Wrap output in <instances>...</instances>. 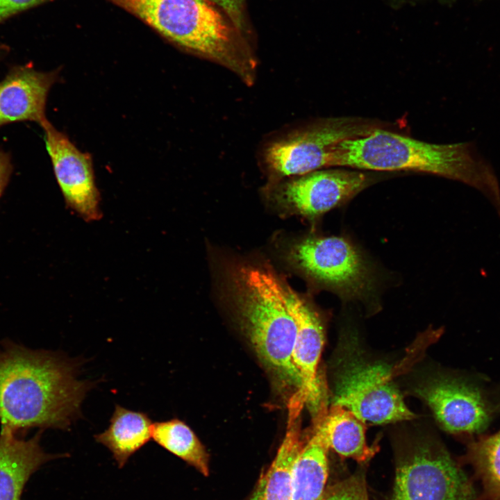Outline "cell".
<instances>
[{
    "label": "cell",
    "mask_w": 500,
    "mask_h": 500,
    "mask_svg": "<svg viewBox=\"0 0 500 500\" xmlns=\"http://www.w3.org/2000/svg\"><path fill=\"white\" fill-rule=\"evenodd\" d=\"M57 78L56 72L19 68L0 82V125L29 120L40 125L46 120L49 91Z\"/></svg>",
    "instance_id": "cell-14"
},
{
    "label": "cell",
    "mask_w": 500,
    "mask_h": 500,
    "mask_svg": "<svg viewBox=\"0 0 500 500\" xmlns=\"http://www.w3.org/2000/svg\"><path fill=\"white\" fill-rule=\"evenodd\" d=\"M357 350L355 346L349 347L339 360L333 404L376 424L413 419L415 415L393 382L391 367L368 360Z\"/></svg>",
    "instance_id": "cell-6"
},
{
    "label": "cell",
    "mask_w": 500,
    "mask_h": 500,
    "mask_svg": "<svg viewBox=\"0 0 500 500\" xmlns=\"http://www.w3.org/2000/svg\"><path fill=\"white\" fill-rule=\"evenodd\" d=\"M153 422L147 412L116 405L108 428L94 435L112 453L119 468L152 439Z\"/></svg>",
    "instance_id": "cell-16"
},
{
    "label": "cell",
    "mask_w": 500,
    "mask_h": 500,
    "mask_svg": "<svg viewBox=\"0 0 500 500\" xmlns=\"http://www.w3.org/2000/svg\"><path fill=\"white\" fill-rule=\"evenodd\" d=\"M56 178L67 205L87 222L100 218L92 158L48 120L41 124Z\"/></svg>",
    "instance_id": "cell-11"
},
{
    "label": "cell",
    "mask_w": 500,
    "mask_h": 500,
    "mask_svg": "<svg viewBox=\"0 0 500 500\" xmlns=\"http://www.w3.org/2000/svg\"><path fill=\"white\" fill-rule=\"evenodd\" d=\"M134 14L176 44L226 68L246 47L229 17L208 0H109Z\"/></svg>",
    "instance_id": "cell-4"
},
{
    "label": "cell",
    "mask_w": 500,
    "mask_h": 500,
    "mask_svg": "<svg viewBox=\"0 0 500 500\" xmlns=\"http://www.w3.org/2000/svg\"><path fill=\"white\" fill-rule=\"evenodd\" d=\"M471 479L442 447L419 443L401 459L393 500H478Z\"/></svg>",
    "instance_id": "cell-7"
},
{
    "label": "cell",
    "mask_w": 500,
    "mask_h": 500,
    "mask_svg": "<svg viewBox=\"0 0 500 500\" xmlns=\"http://www.w3.org/2000/svg\"><path fill=\"white\" fill-rule=\"evenodd\" d=\"M274 194L285 206L309 217L340 206L365 188L367 174L342 169H319L276 181Z\"/></svg>",
    "instance_id": "cell-10"
},
{
    "label": "cell",
    "mask_w": 500,
    "mask_h": 500,
    "mask_svg": "<svg viewBox=\"0 0 500 500\" xmlns=\"http://www.w3.org/2000/svg\"><path fill=\"white\" fill-rule=\"evenodd\" d=\"M328 449L321 425L315 420L312 433L295 462L290 500H317L322 495L328 476Z\"/></svg>",
    "instance_id": "cell-18"
},
{
    "label": "cell",
    "mask_w": 500,
    "mask_h": 500,
    "mask_svg": "<svg viewBox=\"0 0 500 500\" xmlns=\"http://www.w3.org/2000/svg\"><path fill=\"white\" fill-rule=\"evenodd\" d=\"M462 460L472 467L481 485L478 500H500V430L470 442Z\"/></svg>",
    "instance_id": "cell-20"
},
{
    "label": "cell",
    "mask_w": 500,
    "mask_h": 500,
    "mask_svg": "<svg viewBox=\"0 0 500 500\" xmlns=\"http://www.w3.org/2000/svg\"><path fill=\"white\" fill-rule=\"evenodd\" d=\"M317 500H368L365 484L360 476L337 483Z\"/></svg>",
    "instance_id": "cell-21"
},
{
    "label": "cell",
    "mask_w": 500,
    "mask_h": 500,
    "mask_svg": "<svg viewBox=\"0 0 500 500\" xmlns=\"http://www.w3.org/2000/svg\"><path fill=\"white\" fill-rule=\"evenodd\" d=\"M48 0H0V22L9 16Z\"/></svg>",
    "instance_id": "cell-23"
},
{
    "label": "cell",
    "mask_w": 500,
    "mask_h": 500,
    "mask_svg": "<svg viewBox=\"0 0 500 500\" xmlns=\"http://www.w3.org/2000/svg\"><path fill=\"white\" fill-rule=\"evenodd\" d=\"M10 165L7 156L0 151V194L10 172Z\"/></svg>",
    "instance_id": "cell-24"
},
{
    "label": "cell",
    "mask_w": 500,
    "mask_h": 500,
    "mask_svg": "<svg viewBox=\"0 0 500 500\" xmlns=\"http://www.w3.org/2000/svg\"><path fill=\"white\" fill-rule=\"evenodd\" d=\"M330 167L413 171L467 184L481 192L500 217V187L489 163L468 142L433 144L380 128L336 145Z\"/></svg>",
    "instance_id": "cell-2"
},
{
    "label": "cell",
    "mask_w": 500,
    "mask_h": 500,
    "mask_svg": "<svg viewBox=\"0 0 500 500\" xmlns=\"http://www.w3.org/2000/svg\"><path fill=\"white\" fill-rule=\"evenodd\" d=\"M279 288L284 303L297 328L292 362L300 378L299 390L313 418L326 406L322 397L317 369L324 344V333L317 312L288 284L280 279Z\"/></svg>",
    "instance_id": "cell-12"
},
{
    "label": "cell",
    "mask_w": 500,
    "mask_h": 500,
    "mask_svg": "<svg viewBox=\"0 0 500 500\" xmlns=\"http://www.w3.org/2000/svg\"><path fill=\"white\" fill-rule=\"evenodd\" d=\"M221 9L235 26L251 39V31L247 19L245 0H208Z\"/></svg>",
    "instance_id": "cell-22"
},
{
    "label": "cell",
    "mask_w": 500,
    "mask_h": 500,
    "mask_svg": "<svg viewBox=\"0 0 500 500\" xmlns=\"http://www.w3.org/2000/svg\"><path fill=\"white\" fill-rule=\"evenodd\" d=\"M290 258L310 278L344 298L361 297L373 288L365 259L344 238H307L293 246Z\"/></svg>",
    "instance_id": "cell-8"
},
{
    "label": "cell",
    "mask_w": 500,
    "mask_h": 500,
    "mask_svg": "<svg viewBox=\"0 0 500 500\" xmlns=\"http://www.w3.org/2000/svg\"><path fill=\"white\" fill-rule=\"evenodd\" d=\"M306 397L295 390L288 401L286 431L277 454L267 472L260 479L250 500H290L296 460L303 443L301 440V412Z\"/></svg>",
    "instance_id": "cell-15"
},
{
    "label": "cell",
    "mask_w": 500,
    "mask_h": 500,
    "mask_svg": "<svg viewBox=\"0 0 500 500\" xmlns=\"http://www.w3.org/2000/svg\"><path fill=\"white\" fill-rule=\"evenodd\" d=\"M44 430L25 439L8 429L0 431V500H20L30 477L50 460L67 456L49 453L41 445Z\"/></svg>",
    "instance_id": "cell-13"
},
{
    "label": "cell",
    "mask_w": 500,
    "mask_h": 500,
    "mask_svg": "<svg viewBox=\"0 0 500 500\" xmlns=\"http://www.w3.org/2000/svg\"><path fill=\"white\" fill-rule=\"evenodd\" d=\"M280 278L266 266L245 265L235 276V300L242 328L257 356L278 378L299 390L292 362L295 322L282 298Z\"/></svg>",
    "instance_id": "cell-3"
},
{
    "label": "cell",
    "mask_w": 500,
    "mask_h": 500,
    "mask_svg": "<svg viewBox=\"0 0 500 500\" xmlns=\"http://www.w3.org/2000/svg\"><path fill=\"white\" fill-rule=\"evenodd\" d=\"M314 420L319 422L329 449L341 456L362 462L377 451V447L366 442L365 422L342 406L333 404L329 410L322 409Z\"/></svg>",
    "instance_id": "cell-17"
},
{
    "label": "cell",
    "mask_w": 500,
    "mask_h": 500,
    "mask_svg": "<svg viewBox=\"0 0 500 500\" xmlns=\"http://www.w3.org/2000/svg\"><path fill=\"white\" fill-rule=\"evenodd\" d=\"M82 362L11 340L0 345V424L24 436L33 428L68 431L95 383L78 378Z\"/></svg>",
    "instance_id": "cell-1"
},
{
    "label": "cell",
    "mask_w": 500,
    "mask_h": 500,
    "mask_svg": "<svg viewBox=\"0 0 500 500\" xmlns=\"http://www.w3.org/2000/svg\"><path fill=\"white\" fill-rule=\"evenodd\" d=\"M152 440L204 476L209 474L206 449L185 422L178 418L156 422L153 424Z\"/></svg>",
    "instance_id": "cell-19"
},
{
    "label": "cell",
    "mask_w": 500,
    "mask_h": 500,
    "mask_svg": "<svg viewBox=\"0 0 500 500\" xmlns=\"http://www.w3.org/2000/svg\"><path fill=\"white\" fill-rule=\"evenodd\" d=\"M415 390L430 407L440 425L451 433L476 435L486 428L492 418L491 406L483 394L462 379L439 375Z\"/></svg>",
    "instance_id": "cell-9"
},
{
    "label": "cell",
    "mask_w": 500,
    "mask_h": 500,
    "mask_svg": "<svg viewBox=\"0 0 500 500\" xmlns=\"http://www.w3.org/2000/svg\"><path fill=\"white\" fill-rule=\"evenodd\" d=\"M376 128L372 122L356 118L322 119L291 128L269 140L261 148L260 161L275 181L331 167L338 144Z\"/></svg>",
    "instance_id": "cell-5"
}]
</instances>
